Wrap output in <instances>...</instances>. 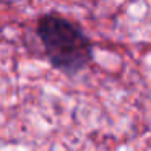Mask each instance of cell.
<instances>
[{"mask_svg":"<svg viewBox=\"0 0 151 151\" xmlns=\"http://www.w3.org/2000/svg\"><path fill=\"white\" fill-rule=\"evenodd\" d=\"M36 33L54 68L75 75L91 62V41L73 21L62 15H44L37 23Z\"/></svg>","mask_w":151,"mask_h":151,"instance_id":"6da1fadb","label":"cell"}]
</instances>
